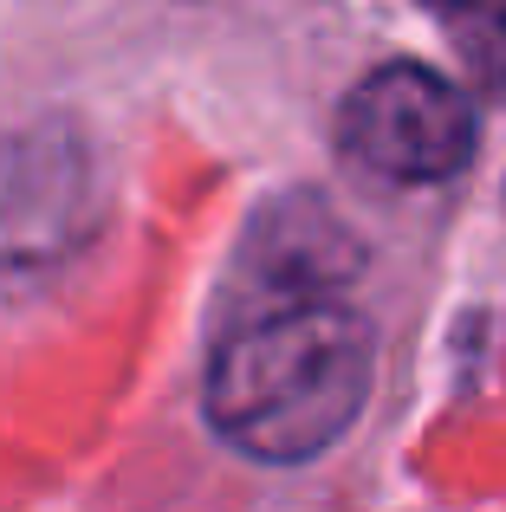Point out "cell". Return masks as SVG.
Masks as SVG:
<instances>
[{
    "label": "cell",
    "mask_w": 506,
    "mask_h": 512,
    "mask_svg": "<svg viewBox=\"0 0 506 512\" xmlns=\"http://www.w3.org/2000/svg\"><path fill=\"white\" fill-rule=\"evenodd\" d=\"M377 376V331L344 299L247 312L208 357L202 409L247 461L299 467L351 435Z\"/></svg>",
    "instance_id": "obj_1"
},
{
    "label": "cell",
    "mask_w": 506,
    "mask_h": 512,
    "mask_svg": "<svg viewBox=\"0 0 506 512\" xmlns=\"http://www.w3.org/2000/svg\"><path fill=\"white\" fill-rule=\"evenodd\" d=\"M481 143V117L474 104L429 65H377L357 78L351 98L338 104V150L357 169L383 175V182H448L474 163Z\"/></svg>",
    "instance_id": "obj_2"
},
{
    "label": "cell",
    "mask_w": 506,
    "mask_h": 512,
    "mask_svg": "<svg viewBox=\"0 0 506 512\" xmlns=\"http://www.w3.org/2000/svg\"><path fill=\"white\" fill-rule=\"evenodd\" d=\"M234 266L253 292V312H279V305L338 299V286L364 266V247L318 195H286L253 214Z\"/></svg>",
    "instance_id": "obj_3"
},
{
    "label": "cell",
    "mask_w": 506,
    "mask_h": 512,
    "mask_svg": "<svg viewBox=\"0 0 506 512\" xmlns=\"http://www.w3.org/2000/svg\"><path fill=\"white\" fill-rule=\"evenodd\" d=\"M91 208V156L72 130H39L0 163V253L7 260H52L85 234Z\"/></svg>",
    "instance_id": "obj_4"
},
{
    "label": "cell",
    "mask_w": 506,
    "mask_h": 512,
    "mask_svg": "<svg viewBox=\"0 0 506 512\" xmlns=\"http://www.w3.org/2000/svg\"><path fill=\"white\" fill-rule=\"evenodd\" d=\"M429 7H435V13H442V7H448V13H455V7H468V0H429Z\"/></svg>",
    "instance_id": "obj_5"
}]
</instances>
